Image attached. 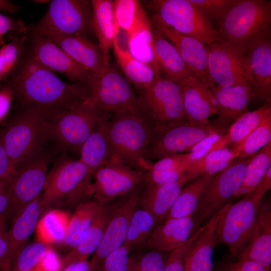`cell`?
<instances>
[{
    "instance_id": "1",
    "label": "cell",
    "mask_w": 271,
    "mask_h": 271,
    "mask_svg": "<svg viewBox=\"0 0 271 271\" xmlns=\"http://www.w3.org/2000/svg\"><path fill=\"white\" fill-rule=\"evenodd\" d=\"M6 83L12 89L15 108L37 112L49 121L89 98L84 84L62 80L31 52Z\"/></svg>"
},
{
    "instance_id": "2",
    "label": "cell",
    "mask_w": 271,
    "mask_h": 271,
    "mask_svg": "<svg viewBox=\"0 0 271 271\" xmlns=\"http://www.w3.org/2000/svg\"><path fill=\"white\" fill-rule=\"evenodd\" d=\"M271 188V167L252 192L231 203L218 220L216 227L218 241L237 258L250 241L256 226L257 215L262 198Z\"/></svg>"
},
{
    "instance_id": "3",
    "label": "cell",
    "mask_w": 271,
    "mask_h": 271,
    "mask_svg": "<svg viewBox=\"0 0 271 271\" xmlns=\"http://www.w3.org/2000/svg\"><path fill=\"white\" fill-rule=\"evenodd\" d=\"M154 133V127L144 117L132 114L114 115L107 125L109 159L145 173L152 163L147 160L146 154Z\"/></svg>"
},
{
    "instance_id": "4",
    "label": "cell",
    "mask_w": 271,
    "mask_h": 271,
    "mask_svg": "<svg viewBox=\"0 0 271 271\" xmlns=\"http://www.w3.org/2000/svg\"><path fill=\"white\" fill-rule=\"evenodd\" d=\"M216 22L220 40L245 54L252 41L270 31L271 2L235 0Z\"/></svg>"
},
{
    "instance_id": "5",
    "label": "cell",
    "mask_w": 271,
    "mask_h": 271,
    "mask_svg": "<svg viewBox=\"0 0 271 271\" xmlns=\"http://www.w3.org/2000/svg\"><path fill=\"white\" fill-rule=\"evenodd\" d=\"M49 121L37 112L15 108L1 127L4 147L15 167L45 148L49 141Z\"/></svg>"
},
{
    "instance_id": "6",
    "label": "cell",
    "mask_w": 271,
    "mask_h": 271,
    "mask_svg": "<svg viewBox=\"0 0 271 271\" xmlns=\"http://www.w3.org/2000/svg\"><path fill=\"white\" fill-rule=\"evenodd\" d=\"M107 114L88 98L56 120L49 121V141L57 151L80 154L84 143Z\"/></svg>"
},
{
    "instance_id": "7",
    "label": "cell",
    "mask_w": 271,
    "mask_h": 271,
    "mask_svg": "<svg viewBox=\"0 0 271 271\" xmlns=\"http://www.w3.org/2000/svg\"><path fill=\"white\" fill-rule=\"evenodd\" d=\"M85 86L90 101L104 112L114 115L132 114L147 119L138 96L127 81L110 64L101 72L92 73Z\"/></svg>"
},
{
    "instance_id": "8",
    "label": "cell",
    "mask_w": 271,
    "mask_h": 271,
    "mask_svg": "<svg viewBox=\"0 0 271 271\" xmlns=\"http://www.w3.org/2000/svg\"><path fill=\"white\" fill-rule=\"evenodd\" d=\"M92 175L86 166L64 153L55 159L41 195L42 209L66 200L76 202L88 195Z\"/></svg>"
},
{
    "instance_id": "9",
    "label": "cell",
    "mask_w": 271,
    "mask_h": 271,
    "mask_svg": "<svg viewBox=\"0 0 271 271\" xmlns=\"http://www.w3.org/2000/svg\"><path fill=\"white\" fill-rule=\"evenodd\" d=\"M143 112L155 130L178 123L188 122L184 109L182 86L155 77L153 82L141 90L138 96Z\"/></svg>"
},
{
    "instance_id": "10",
    "label": "cell",
    "mask_w": 271,
    "mask_h": 271,
    "mask_svg": "<svg viewBox=\"0 0 271 271\" xmlns=\"http://www.w3.org/2000/svg\"><path fill=\"white\" fill-rule=\"evenodd\" d=\"M231 124L219 118L203 125L178 123L155 130L149 144L146 159L154 160L188 153L207 136L216 132L227 133Z\"/></svg>"
},
{
    "instance_id": "11",
    "label": "cell",
    "mask_w": 271,
    "mask_h": 271,
    "mask_svg": "<svg viewBox=\"0 0 271 271\" xmlns=\"http://www.w3.org/2000/svg\"><path fill=\"white\" fill-rule=\"evenodd\" d=\"M149 6L154 11L151 19L174 30L194 38L205 45L220 41L217 30L189 0H155Z\"/></svg>"
},
{
    "instance_id": "12",
    "label": "cell",
    "mask_w": 271,
    "mask_h": 271,
    "mask_svg": "<svg viewBox=\"0 0 271 271\" xmlns=\"http://www.w3.org/2000/svg\"><path fill=\"white\" fill-rule=\"evenodd\" d=\"M57 150L45 147L34 156L16 166L12 179L11 195L6 210L7 221L15 217L29 203L42 194L48 169Z\"/></svg>"
},
{
    "instance_id": "13",
    "label": "cell",
    "mask_w": 271,
    "mask_h": 271,
    "mask_svg": "<svg viewBox=\"0 0 271 271\" xmlns=\"http://www.w3.org/2000/svg\"><path fill=\"white\" fill-rule=\"evenodd\" d=\"M205 47L209 74L214 86L248 84L253 88V77L245 54L221 40L206 45Z\"/></svg>"
},
{
    "instance_id": "14",
    "label": "cell",
    "mask_w": 271,
    "mask_h": 271,
    "mask_svg": "<svg viewBox=\"0 0 271 271\" xmlns=\"http://www.w3.org/2000/svg\"><path fill=\"white\" fill-rule=\"evenodd\" d=\"M91 1L53 0L45 15L32 27V31H45L84 37L91 28Z\"/></svg>"
},
{
    "instance_id": "15",
    "label": "cell",
    "mask_w": 271,
    "mask_h": 271,
    "mask_svg": "<svg viewBox=\"0 0 271 271\" xmlns=\"http://www.w3.org/2000/svg\"><path fill=\"white\" fill-rule=\"evenodd\" d=\"M251 157H238L215 175L203 195L194 218L196 225L211 217L235 197Z\"/></svg>"
},
{
    "instance_id": "16",
    "label": "cell",
    "mask_w": 271,
    "mask_h": 271,
    "mask_svg": "<svg viewBox=\"0 0 271 271\" xmlns=\"http://www.w3.org/2000/svg\"><path fill=\"white\" fill-rule=\"evenodd\" d=\"M93 176L95 181L90 185L88 195H94L101 205L129 193L143 184L145 180L144 172L113 159H108Z\"/></svg>"
},
{
    "instance_id": "17",
    "label": "cell",
    "mask_w": 271,
    "mask_h": 271,
    "mask_svg": "<svg viewBox=\"0 0 271 271\" xmlns=\"http://www.w3.org/2000/svg\"><path fill=\"white\" fill-rule=\"evenodd\" d=\"M143 184L112 206L101 241L89 262L93 271L99 270L103 259L123 245L131 216L139 204Z\"/></svg>"
},
{
    "instance_id": "18",
    "label": "cell",
    "mask_w": 271,
    "mask_h": 271,
    "mask_svg": "<svg viewBox=\"0 0 271 271\" xmlns=\"http://www.w3.org/2000/svg\"><path fill=\"white\" fill-rule=\"evenodd\" d=\"M31 52L44 67L84 85L92 73L88 71L48 38L32 32Z\"/></svg>"
},
{
    "instance_id": "19",
    "label": "cell",
    "mask_w": 271,
    "mask_h": 271,
    "mask_svg": "<svg viewBox=\"0 0 271 271\" xmlns=\"http://www.w3.org/2000/svg\"><path fill=\"white\" fill-rule=\"evenodd\" d=\"M150 20L154 29L171 42L187 66L196 77L209 88L214 86L209 74L205 45L198 40L181 34L159 21Z\"/></svg>"
},
{
    "instance_id": "20",
    "label": "cell",
    "mask_w": 271,
    "mask_h": 271,
    "mask_svg": "<svg viewBox=\"0 0 271 271\" xmlns=\"http://www.w3.org/2000/svg\"><path fill=\"white\" fill-rule=\"evenodd\" d=\"M33 32L51 40L74 60L93 74L101 72L107 66L98 45L85 37L45 31Z\"/></svg>"
},
{
    "instance_id": "21",
    "label": "cell",
    "mask_w": 271,
    "mask_h": 271,
    "mask_svg": "<svg viewBox=\"0 0 271 271\" xmlns=\"http://www.w3.org/2000/svg\"><path fill=\"white\" fill-rule=\"evenodd\" d=\"M245 54L253 77L254 96L261 100L270 102V31L252 41L248 46Z\"/></svg>"
},
{
    "instance_id": "22",
    "label": "cell",
    "mask_w": 271,
    "mask_h": 271,
    "mask_svg": "<svg viewBox=\"0 0 271 271\" xmlns=\"http://www.w3.org/2000/svg\"><path fill=\"white\" fill-rule=\"evenodd\" d=\"M231 201L214 214L192 242L185 257V271H212L213 250L218 242L217 223Z\"/></svg>"
},
{
    "instance_id": "23",
    "label": "cell",
    "mask_w": 271,
    "mask_h": 271,
    "mask_svg": "<svg viewBox=\"0 0 271 271\" xmlns=\"http://www.w3.org/2000/svg\"><path fill=\"white\" fill-rule=\"evenodd\" d=\"M184 109L188 123H208L209 117L217 114L216 103L209 87L197 78L182 85Z\"/></svg>"
},
{
    "instance_id": "24",
    "label": "cell",
    "mask_w": 271,
    "mask_h": 271,
    "mask_svg": "<svg viewBox=\"0 0 271 271\" xmlns=\"http://www.w3.org/2000/svg\"><path fill=\"white\" fill-rule=\"evenodd\" d=\"M187 182V178L185 177L177 182L164 184L145 183L139 204L153 216L157 224H160L166 218Z\"/></svg>"
},
{
    "instance_id": "25",
    "label": "cell",
    "mask_w": 271,
    "mask_h": 271,
    "mask_svg": "<svg viewBox=\"0 0 271 271\" xmlns=\"http://www.w3.org/2000/svg\"><path fill=\"white\" fill-rule=\"evenodd\" d=\"M153 47L160 72L165 79L181 85L197 78L187 66L175 47L158 31L152 29Z\"/></svg>"
},
{
    "instance_id": "26",
    "label": "cell",
    "mask_w": 271,
    "mask_h": 271,
    "mask_svg": "<svg viewBox=\"0 0 271 271\" xmlns=\"http://www.w3.org/2000/svg\"><path fill=\"white\" fill-rule=\"evenodd\" d=\"M196 227L193 216L166 220L154 228L146 245L153 249L171 251L185 243Z\"/></svg>"
},
{
    "instance_id": "27",
    "label": "cell",
    "mask_w": 271,
    "mask_h": 271,
    "mask_svg": "<svg viewBox=\"0 0 271 271\" xmlns=\"http://www.w3.org/2000/svg\"><path fill=\"white\" fill-rule=\"evenodd\" d=\"M237 259L254 261L270 269L271 207L268 201H262L257 212L256 226L251 239Z\"/></svg>"
},
{
    "instance_id": "28",
    "label": "cell",
    "mask_w": 271,
    "mask_h": 271,
    "mask_svg": "<svg viewBox=\"0 0 271 271\" xmlns=\"http://www.w3.org/2000/svg\"><path fill=\"white\" fill-rule=\"evenodd\" d=\"M41 195L29 203L12 220L8 230L9 250L6 258L9 262L14 260L18 253L25 246L28 238L36 229L39 216L43 209Z\"/></svg>"
},
{
    "instance_id": "29",
    "label": "cell",
    "mask_w": 271,
    "mask_h": 271,
    "mask_svg": "<svg viewBox=\"0 0 271 271\" xmlns=\"http://www.w3.org/2000/svg\"><path fill=\"white\" fill-rule=\"evenodd\" d=\"M210 89L215 99L218 118L230 123L247 111V104L254 96L253 88L248 84L214 86Z\"/></svg>"
},
{
    "instance_id": "30",
    "label": "cell",
    "mask_w": 271,
    "mask_h": 271,
    "mask_svg": "<svg viewBox=\"0 0 271 271\" xmlns=\"http://www.w3.org/2000/svg\"><path fill=\"white\" fill-rule=\"evenodd\" d=\"M91 3V28L97 38L104 64L108 66L109 49L119 30L113 15V1L92 0Z\"/></svg>"
},
{
    "instance_id": "31",
    "label": "cell",
    "mask_w": 271,
    "mask_h": 271,
    "mask_svg": "<svg viewBox=\"0 0 271 271\" xmlns=\"http://www.w3.org/2000/svg\"><path fill=\"white\" fill-rule=\"evenodd\" d=\"M107 204L101 206L97 215L78 244L64 257V267L72 262L87 259L95 252L101 241L111 212L112 207Z\"/></svg>"
},
{
    "instance_id": "32",
    "label": "cell",
    "mask_w": 271,
    "mask_h": 271,
    "mask_svg": "<svg viewBox=\"0 0 271 271\" xmlns=\"http://www.w3.org/2000/svg\"><path fill=\"white\" fill-rule=\"evenodd\" d=\"M109 117V114H107L101 119L80 150L79 159L86 166L89 173L92 176L109 157L107 136Z\"/></svg>"
},
{
    "instance_id": "33",
    "label": "cell",
    "mask_w": 271,
    "mask_h": 271,
    "mask_svg": "<svg viewBox=\"0 0 271 271\" xmlns=\"http://www.w3.org/2000/svg\"><path fill=\"white\" fill-rule=\"evenodd\" d=\"M127 46L128 52L133 57L153 69L155 77L161 76L154 53L152 29L149 18L127 35Z\"/></svg>"
},
{
    "instance_id": "34",
    "label": "cell",
    "mask_w": 271,
    "mask_h": 271,
    "mask_svg": "<svg viewBox=\"0 0 271 271\" xmlns=\"http://www.w3.org/2000/svg\"><path fill=\"white\" fill-rule=\"evenodd\" d=\"M214 175H205L193 180L183 188L170 209L166 220L192 217L196 213L201 198Z\"/></svg>"
},
{
    "instance_id": "35",
    "label": "cell",
    "mask_w": 271,
    "mask_h": 271,
    "mask_svg": "<svg viewBox=\"0 0 271 271\" xmlns=\"http://www.w3.org/2000/svg\"><path fill=\"white\" fill-rule=\"evenodd\" d=\"M238 157L239 153L229 146L211 152L188 165L185 171L188 182L205 175H215Z\"/></svg>"
},
{
    "instance_id": "36",
    "label": "cell",
    "mask_w": 271,
    "mask_h": 271,
    "mask_svg": "<svg viewBox=\"0 0 271 271\" xmlns=\"http://www.w3.org/2000/svg\"><path fill=\"white\" fill-rule=\"evenodd\" d=\"M112 47L117 62L129 81L141 90L153 82L155 78L153 69L123 49L118 42L117 37Z\"/></svg>"
},
{
    "instance_id": "37",
    "label": "cell",
    "mask_w": 271,
    "mask_h": 271,
    "mask_svg": "<svg viewBox=\"0 0 271 271\" xmlns=\"http://www.w3.org/2000/svg\"><path fill=\"white\" fill-rule=\"evenodd\" d=\"M101 205L97 201L80 203L72 216L70 218L65 238L62 243L74 248L90 227L99 211Z\"/></svg>"
},
{
    "instance_id": "38",
    "label": "cell",
    "mask_w": 271,
    "mask_h": 271,
    "mask_svg": "<svg viewBox=\"0 0 271 271\" xmlns=\"http://www.w3.org/2000/svg\"><path fill=\"white\" fill-rule=\"evenodd\" d=\"M70 218L61 210L53 209L47 212L39 219L36 227L37 241L47 245L62 243L65 237Z\"/></svg>"
},
{
    "instance_id": "39",
    "label": "cell",
    "mask_w": 271,
    "mask_h": 271,
    "mask_svg": "<svg viewBox=\"0 0 271 271\" xmlns=\"http://www.w3.org/2000/svg\"><path fill=\"white\" fill-rule=\"evenodd\" d=\"M270 167L271 142L251 157L246 167L242 184L234 197L254 190Z\"/></svg>"
},
{
    "instance_id": "40",
    "label": "cell",
    "mask_w": 271,
    "mask_h": 271,
    "mask_svg": "<svg viewBox=\"0 0 271 271\" xmlns=\"http://www.w3.org/2000/svg\"><path fill=\"white\" fill-rule=\"evenodd\" d=\"M269 112L270 102H266L255 110H247L240 115L228 128L227 136L229 147L236 149Z\"/></svg>"
},
{
    "instance_id": "41",
    "label": "cell",
    "mask_w": 271,
    "mask_h": 271,
    "mask_svg": "<svg viewBox=\"0 0 271 271\" xmlns=\"http://www.w3.org/2000/svg\"><path fill=\"white\" fill-rule=\"evenodd\" d=\"M156 224L154 217L149 212L142 208L135 209L130 219L123 245L131 250L146 242Z\"/></svg>"
},
{
    "instance_id": "42",
    "label": "cell",
    "mask_w": 271,
    "mask_h": 271,
    "mask_svg": "<svg viewBox=\"0 0 271 271\" xmlns=\"http://www.w3.org/2000/svg\"><path fill=\"white\" fill-rule=\"evenodd\" d=\"M27 33L19 34L0 47V82L11 77L21 63Z\"/></svg>"
},
{
    "instance_id": "43",
    "label": "cell",
    "mask_w": 271,
    "mask_h": 271,
    "mask_svg": "<svg viewBox=\"0 0 271 271\" xmlns=\"http://www.w3.org/2000/svg\"><path fill=\"white\" fill-rule=\"evenodd\" d=\"M113 15L118 28L125 31L126 35L149 19L141 3L137 0L113 1Z\"/></svg>"
},
{
    "instance_id": "44",
    "label": "cell",
    "mask_w": 271,
    "mask_h": 271,
    "mask_svg": "<svg viewBox=\"0 0 271 271\" xmlns=\"http://www.w3.org/2000/svg\"><path fill=\"white\" fill-rule=\"evenodd\" d=\"M270 142L271 112H269L235 149L239 153L238 157L248 158L253 156Z\"/></svg>"
},
{
    "instance_id": "45",
    "label": "cell",
    "mask_w": 271,
    "mask_h": 271,
    "mask_svg": "<svg viewBox=\"0 0 271 271\" xmlns=\"http://www.w3.org/2000/svg\"><path fill=\"white\" fill-rule=\"evenodd\" d=\"M49 245L37 241L25 246L14 259L12 271L35 269L45 254Z\"/></svg>"
},
{
    "instance_id": "46",
    "label": "cell",
    "mask_w": 271,
    "mask_h": 271,
    "mask_svg": "<svg viewBox=\"0 0 271 271\" xmlns=\"http://www.w3.org/2000/svg\"><path fill=\"white\" fill-rule=\"evenodd\" d=\"M163 252L153 249L129 256L126 271H164L167 257Z\"/></svg>"
},
{
    "instance_id": "47",
    "label": "cell",
    "mask_w": 271,
    "mask_h": 271,
    "mask_svg": "<svg viewBox=\"0 0 271 271\" xmlns=\"http://www.w3.org/2000/svg\"><path fill=\"white\" fill-rule=\"evenodd\" d=\"M227 146L229 147L227 133H212L194 146L189 153H186L187 161L190 163L211 152Z\"/></svg>"
},
{
    "instance_id": "48",
    "label": "cell",
    "mask_w": 271,
    "mask_h": 271,
    "mask_svg": "<svg viewBox=\"0 0 271 271\" xmlns=\"http://www.w3.org/2000/svg\"><path fill=\"white\" fill-rule=\"evenodd\" d=\"M190 3L209 20L218 21L235 0H189Z\"/></svg>"
},
{
    "instance_id": "49",
    "label": "cell",
    "mask_w": 271,
    "mask_h": 271,
    "mask_svg": "<svg viewBox=\"0 0 271 271\" xmlns=\"http://www.w3.org/2000/svg\"><path fill=\"white\" fill-rule=\"evenodd\" d=\"M205 227L206 224L200 227L185 243L171 251L167 257L164 271H185L186 254L192 242Z\"/></svg>"
},
{
    "instance_id": "50",
    "label": "cell",
    "mask_w": 271,
    "mask_h": 271,
    "mask_svg": "<svg viewBox=\"0 0 271 271\" xmlns=\"http://www.w3.org/2000/svg\"><path fill=\"white\" fill-rule=\"evenodd\" d=\"M130 251L123 245L111 252L103 259L99 271H126Z\"/></svg>"
},
{
    "instance_id": "51",
    "label": "cell",
    "mask_w": 271,
    "mask_h": 271,
    "mask_svg": "<svg viewBox=\"0 0 271 271\" xmlns=\"http://www.w3.org/2000/svg\"><path fill=\"white\" fill-rule=\"evenodd\" d=\"M186 177L184 170H154L149 169L145 173V183L164 184L177 182Z\"/></svg>"
},
{
    "instance_id": "52",
    "label": "cell",
    "mask_w": 271,
    "mask_h": 271,
    "mask_svg": "<svg viewBox=\"0 0 271 271\" xmlns=\"http://www.w3.org/2000/svg\"><path fill=\"white\" fill-rule=\"evenodd\" d=\"M62 260L55 250L49 245L44 256L36 267L38 271H62Z\"/></svg>"
},
{
    "instance_id": "53",
    "label": "cell",
    "mask_w": 271,
    "mask_h": 271,
    "mask_svg": "<svg viewBox=\"0 0 271 271\" xmlns=\"http://www.w3.org/2000/svg\"><path fill=\"white\" fill-rule=\"evenodd\" d=\"M10 32L27 33V29L23 22L14 19L0 13V45L5 44L4 36Z\"/></svg>"
},
{
    "instance_id": "54",
    "label": "cell",
    "mask_w": 271,
    "mask_h": 271,
    "mask_svg": "<svg viewBox=\"0 0 271 271\" xmlns=\"http://www.w3.org/2000/svg\"><path fill=\"white\" fill-rule=\"evenodd\" d=\"M16 173V168L11 162L4 147L0 127V180H11Z\"/></svg>"
},
{
    "instance_id": "55",
    "label": "cell",
    "mask_w": 271,
    "mask_h": 271,
    "mask_svg": "<svg viewBox=\"0 0 271 271\" xmlns=\"http://www.w3.org/2000/svg\"><path fill=\"white\" fill-rule=\"evenodd\" d=\"M222 271H270V269L254 261L242 259L224 264Z\"/></svg>"
},
{
    "instance_id": "56",
    "label": "cell",
    "mask_w": 271,
    "mask_h": 271,
    "mask_svg": "<svg viewBox=\"0 0 271 271\" xmlns=\"http://www.w3.org/2000/svg\"><path fill=\"white\" fill-rule=\"evenodd\" d=\"M14 102L12 88L7 83L0 89V124L7 117Z\"/></svg>"
},
{
    "instance_id": "57",
    "label": "cell",
    "mask_w": 271,
    "mask_h": 271,
    "mask_svg": "<svg viewBox=\"0 0 271 271\" xmlns=\"http://www.w3.org/2000/svg\"><path fill=\"white\" fill-rule=\"evenodd\" d=\"M6 210L0 215V260L6 259L9 250L8 230L6 229Z\"/></svg>"
},
{
    "instance_id": "58",
    "label": "cell",
    "mask_w": 271,
    "mask_h": 271,
    "mask_svg": "<svg viewBox=\"0 0 271 271\" xmlns=\"http://www.w3.org/2000/svg\"><path fill=\"white\" fill-rule=\"evenodd\" d=\"M12 179L0 180V215L7 209L8 206Z\"/></svg>"
},
{
    "instance_id": "59",
    "label": "cell",
    "mask_w": 271,
    "mask_h": 271,
    "mask_svg": "<svg viewBox=\"0 0 271 271\" xmlns=\"http://www.w3.org/2000/svg\"><path fill=\"white\" fill-rule=\"evenodd\" d=\"M62 271H93L87 259L76 260L66 265Z\"/></svg>"
},
{
    "instance_id": "60",
    "label": "cell",
    "mask_w": 271,
    "mask_h": 271,
    "mask_svg": "<svg viewBox=\"0 0 271 271\" xmlns=\"http://www.w3.org/2000/svg\"><path fill=\"white\" fill-rule=\"evenodd\" d=\"M19 10V6L14 5L10 1L0 0V11L10 13H16Z\"/></svg>"
},
{
    "instance_id": "61",
    "label": "cell",
    "mask_w": 271,
    "mask_h": 271,
    "mask_svg": "<svg viewBox=\"0 0 271 271\" xmlns=\"http://www.w3.org/2000/svg\"><path fill=\"white\" fill-rule=\"evenodd\" d=\"M32 2L36 4H43L48 3L49 2H50L51 1H47V0H35V1H32Z\"/></svg>"
},
{
    "instance_id": "62",
    "label": "cell",
    "mask_w": 271,
    "mask_h": 271,
    "mask_svg": "<svg viewBox=\"0 0 271 271\" xmlns=\"http://www.w3.org/2000/svg\"><path fill=\"white\" fill-rule=\"evenodd\" d=\"M32 271H38L36 269H34L33 270H32Z\"/></svg>"
}]
</instances>
